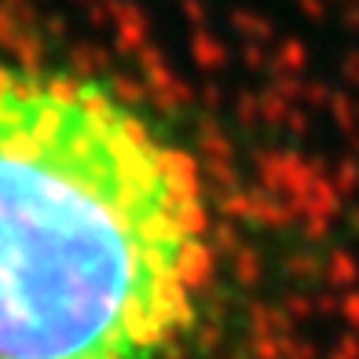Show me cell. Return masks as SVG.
Instances as JSON below:
<instances>
[{"mask_svg":"<svg viewBox=\"0 0 359 359\" xmlns=\"http://www.w3.org/2000/svg\"><path fill=\"white\" fill-rule=\"evenodd\" d=\"M213 275L184 143L100 81L0 62V359H172Z\"/></svg>","mask_w":359,"mask_h":359,"instance_id":"6da1fadb","label":"cell"}]
</instances>
